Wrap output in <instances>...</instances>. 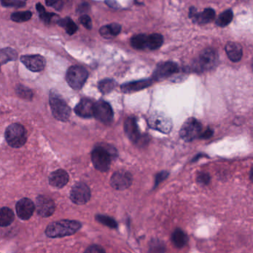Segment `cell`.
<instances>
[{"label":"cell","mask_w":253,"mask_h":253,"mask_svg":"<svg viewBox=\"0 0 253 253\" xmlns=\"http://www.w3.org/2000/svg\"><path fill=\"white\" fill-rule=\"evenodd\" d=\"M82 223L78 220H60L52 222L47 226L45 235L51 238L70 236L80 230Z\"/></svg>","instance_id":"1"},{"label":"cell","mask_w":253,"mask_h":253,"mask_svg":"<svg viewBox=\"0 0 253 253\" xmlns=\"http://www.w3.org/2000/svg\"><path fill=\"white\" fill-rule=\"evenodd\" d=\"M113 156H116L115 149L105 146H99L94 148L91 152V161L96 169L104 172L110 168Z\"/></svg>","instance_id":"2"},{"label":"cell","mask_w":253,"mask_h":253,"mask_svg":"<svg viewBox=\"0 0 253 253\" xmlns=\"http://www.w3.org/2000/svg\"><path fill=\"white\" fill-rule=\"evenodd\" d=\"M164 43V38L159 34L137 35L131 39V45L137 50H156Z\"/></svg>","instance_id":"3"},{"label":"cell","mask_w":253,"mask_h":253,"mask_svg":"<svg viewBox=\"0 0 253 253\" xmlns=\"http://www.w3.org/2000/svg\"><path fill=\"white\" fill-rule=\"evenodd\" d=\"M50 106L53 116L58 121L66 122L69 119L71 115V109L64 99L56 93L51 91L49 97Z\"/></svg>","instance_id":"4"},{"label":"cell","mask_w":253,"mask_h":253,"mask_svg":"<svg viewBox=\"0 0 253 253\" xmlns=\"http://www.w3.org/2000/svg\"><path fill=\"white\" fill-rule=\"evenodd\" d=\"M5 139L8 144L11 147H22L27 141L26 128L20 124H11L6 128Z\"/></svg>","instance_id":"5"},{"label":"cell","mask_w":253,"mask_h":253,"mask_svg":"<svg viewBox=\"0 0 253 253\" xmlns=\"http://www.w3.org/2000/svg\"><path fill=\"white\" fill-rule=\"evenodd\" d=\"M88 73L85 68L74 66L69 68L66 74V81L69 85L75 90L83 88L88 79Z\"/></svg>","instance_id":"6"},{"label":"cell","mask_w":253,"mask_h":253,"mask_svg":"<svg viewBox=\"0 0 253 253\" xmlns=\"http://www.w3.org/2000/svg\"><path fill=\"white\" fill-rule=\"evenodd\" d=\"M218 60V54L213 48H206L200 54L198 60L195 62V69L197 71H210L215 67Z\"/></svg>","instance_id":"7"},{"label":"cell","mask_w":253,"mask_h":253,"mask_svg":"<svg viewBox=\"0 0 253 253\" xmlns=\"http://www.w3.org/2000/svg\"><path fill=\"white\" fill-rule=\"evenodd\" d=\"M202 133V126L195 118H189L180 128V136L186 142L193 141L199 138Z\"/></svg>","instance_id":"8"},{"label":"cell","mask_w":253,"mask_h":253,"mask_svg":"<svg viewBox=\"0 0 253 253\" xmlns=\"http://www.w3.org/2000/svg\"><path fill=\"white\" fill-rule=\"evenodd\" d=\"M148 124L150 128L164 134H168L172 128L171 118L163 113H155L148 119Z\"/></svg>","instance_id":"9"},{"label":"cell","mask_w":253,"mask_h":253,"mask_svg":"<svg viewBox=\"0 0 253 253\" xmlns=\"http://www.w3.org/2000/svg\"><path fill=\"white\" fill-rule=\"evenodd\" d=\"M91 198V190L88 185L80 182L72 187L70 193V199L74 204L84 205Z\"/></svg>","instance_id":"10"},{"label":"cell","mask_w":253,"mask_h":253,"mask_svg":"<svg viewBox=\"0 0 253 253\" xmlns=\"http://www.w3.org/2000/svg\"><path fill=\"white\" fill-rule=\"evenodd\" d=\"M94 117L105 124H110L113 121L114 112L107 102L100 100L94 103Z\"/></svg>","instance_id":"11"},{"label":"cell","mask_w":253,"mask_h":253,"mask_svg":"<svg viewBox=\"0 0 253 253\" xmlns=\"http://www.w3.org/2000/svg\"><path fill=\"white\" fill-rule=\"evenodd\" d=\"M132 183V176L128 171H118L111 177L110 184L117 190H125Z\"/></svg>","instance_id":"12"},{"label":"cell","mask_w":253,"mask_h":253,"mask_svg":"<svg viewBox=\"0 0 253 253\" xmlns=\"http://www.w3.org/2000/svg\"><path fill=\"white\" fill-rule=\"evenodd\" d=\"M37 212L42 217L52 215L55 211V204L51 198L45 195H39L36 201Z\"/></svg>","instance_id":"13"},{"label":"cell","mask_w":253,"mask_h":253,"mask_svg":"<svg viewBox=\"0 0 253 253\" xmlns=\"http://www.w3.org/2000/svg\"><path fill=\"white\" fill-rule=\"evenodd\" d=\"M178 72V66L173 62H165L158 65L152 78L155 81H161L169 78Z\"/></svg>","instance_id":"14"},{"label":"cell","mask_w":253,"mask_h":253,"mask_svg":"<svg viewBox=\"0 0 253 253\" xmlns=\"http://www.w3.org/2000/svg\"><path fill=\"white\" fill-rule=\"evenodd\" d=\"M20 60L26 67L32 72H42L45 69V60L41 55L35 54V55L22 56Z\"/></svg>","instance_id":"15"},{"label":"cell","mask_w":253,"mask_h":253,"mask_svg":"<svg viewBox=\"0 0 253 253\" xmlns=\"http://www.w3.org/2000/svg\"><path fill=\"white\" fill-rule=\"evenodd\" d=\"M189 18L192 19L193 23L204 25L214 20L215 17V12L211 8H206L202 12L198 13L196 8L192 7L189 10Z\"/></svg>","instance_id":"16"},{"label":"cell","mask_w":253,"mask_h":253,"mask_svg":"<svg viewBox=\"0 0 253 253\" xmlns=\"http://www.w3.org/2000/svg\"><path fill=\"white\" fill-rule=\"evenodd\" d=\"M17 215L22 220H29L33 215L35 205L29 198H23L17 202L16 205Z\"/></svg>","instance_id":"17"},{"label":"cell","mask_w":253,"mask_h":253,"mask_svg":"<svg viewBox=\"0 0 253 253\" xmlns=\"http://www.w3.org/2000/svg\"><path fill=\"white\" fill-rule=\"evenodd\" d=\"M124 131L127 137L134 143H139L141 141V134L137 126V121L134 118H128L124 124Z\"/></svg>","instance_id":"18"},{"label":"cell","mask_w":253,"mask_h":253,"mask_svg":"<svg viewBox=\"0 0 253 253\" xmlns=\"http://www.w3.org/2000/svg\"><path fill=\"white\" fill-rule=\"evenodd\" d=\"M94 103L88 99H83L77 105L75 109V113L83 118H90L94 117Z\"/></svg>","instance_id":"19"},{"label":"cell","mask_w":253,"mask_h":253,"mask_svg":"<svg viewBox=\"0 0 253 253\" xmlns=\"http://www.w3.org/2000/svg\"><path fill=\"white\" fill-rule=\"evenodd\" d=\"M69 180V174L63 169H58L53 171L48 177L49 184L56 188L64 187L67 184Z\"/></svg>","instance_id":"20"},{"label":"cell","mask_w":253,"mask_h":253,"mask_svg":"<svg viewBox=\"0 0 253 253\" xmlns=\"http://www.w3.org/2000/svg\"><path fill=\"white\" fill-rule=\"evenodd\" d=\"M152 84V80H141V81H133L126 83L121 85V90L124 93L137 92L140 90L148 88Z\"/></svg>","instance_id":"21"},{"label":"cell","mask_w":253,"mask_h":253,"mask_svg":"<svg viewBox=\"0 0 253 253\" xmlns=\"http://www.w3.org/2000/svg\"><path fill=\"white\" fill-rule=\"evenodd\" d=\"M225 50H226V54H227V57H229V60L234 62V63L239 62L242 58V47L237 42H228L226 47H225Z\"/></svg>","instance_id":"22"},{"label":"cell","mask_w":253,"mask_h":253,"mask_svg":"<svg viewBox=\"0 0 253 253\" xmlns=\"http://www.w3.org/2000/svg\"><path fill=\"white\" fill-rule=\"evenodd\" d=\"M121 32V26L118 23H112L108 26H104L100 29V35L106 39H110L114 37L118 36Z\"/></svg>","instance_id":"23"},{"label":"cell","mask_w":253,"mask_h":253,"mask_svg":"<svg viewBox=\"0 0 253 253\" xmlns=\"http://www.w3.org/2000/svg\"><path fill=\"white\" fill-rule=\"evenodd\" d=\"M14 220V214L8 207L0 209V226L5 227L9 226Z\"/></svg>","instance_id":"24"},{"label":"cell","mask_w":253,"mask_h":253,"mask_svg":"<svg viewBox=\"0 0 253 253\" xmlns=\"http://www.w3.org/2000/svg\"><path fill=\"white\" fill-rule=\"evenodd\" d=\"M171 241L174 247L182 248L187 244L188 237L182 229H176L171 235Z\"/></svg>","instance_id":"25"},{"label":"cell","mask_w":253,"mask_h":253,"mask_svg":"<svg viewBox=\"0 0 253 253\" xmlns=\"http://www.w3.org/2000/svg\"><path fill=\"white\" fill-rule=\"evenodd\" d=\"M17 52L11 48H5L0 50V66L6 64L10 61H15L17 60Z\"/></svg>","instance_id":"26"},{"label":"cell","mask_w":253,"mask_h":253,"mask_svg":"<svg viewBox=\"0 0 253 253\" xmlns=\"http://www.w3.org/2000/svg\"><path fill=\"white\" fill-rule=\"evenodd\" d=\"M58 24L61 27L64 28L66 29V32L69 35H75L78 29V26L69 17H66V18L63 19V20H59Z\"/></svg>","instance_id":"27"},{"label":"cell","mask_w":253,"mask_h":253,"mask_svg":"<svg viewBox=\"0 0 253 253\" xmlns=\"http://www.w3.org/2000/svg\"><path fill=\"white\" fill-rule=\"evenodd\" d=\"M36 8L38 12H39L40 17H41V20H42L45 24H51L54 18L59 17L57 14H52V13H47L45 8H44L41 3L37 4Z\"/></svg>","instance_id":"28"},{"label":"cell","mask_w":253,"mask_h":253,"mask_svg":"<svg viewBox=\"0 0 253 253\" xmlns=\"http://www.w3.org/2000/svg\"><path fill=\"white\" fill-rule=\"evenodd\" d=\"M233 19V13L232 10H226L220 14L216 20V25L220 27H225L232 22Z\"/></svg>","instance_id":"29"},{"label":"cell","mask_w":253,"mask_h":253,"mask_svg":"<svg viewBox=\"0 0 253 253\" xmlns=\"http://www.w3.org/2000/svg\"><path fill=\"white\" fill-rule=\"evenodd\" d=\"M115 85H116V83L113 80L105 79L99 83L98 88L102 94H106L113 91Z\"/></svg>","instance_id":"30"},{"label":"cell","mask_w":253,"mask_h":253,"mask_svg":"<svg viewBox=\"0 0 253 253\" xmlns=\"http://www.w3.org/2000/svg\"><path fill=\"white\" fill-rule=\"evenodd\" d=\"M32 17V13L31 11H20L11 14V20L16 23H24L29 21Z\"/></svg>","instance_id":"31"},{"label":"cell","mask_w":253,"mask_h":253,"mask_svg":"<svg viewBox=\"0 0 253 253\" xmlns=\"http://www.w3.org/2000/svg\"><path fill=\"white\" fill-rule=\"evenodd\" d=\"M95 218L97 221L100 222V223L105 225V226L113 228V229L118 227V224H117V222L115 221V219L109 217V216L97 214V215H96Z\"/></svg>","instance_id":"32"},{"label":"cell","mask_w":253,"mask_h":253,"mask_svg":"<svg viewBox=\"0 0 253 253\" xmlns=\"http://www.w3.org/2000/svg\"><path fill=\"white\" fill-rule=\"evenodd\" d=\"M151 253H165V245L160 240H152L150 244Z\"/></svg>","instance_id":"33"},{"label":"cell","mask_w":253,"mask_h":253,"mask_svg":"<svg viewBox=\"0 0 253 253\" xmlns=\"http://www.w3.org/2000/svg\"><path fill=\"white\" fill-rule=\"evenodd\" d=\"M16 91H17V95L19 97L26 99V100H31L33 97V93H32V90L26 88V86H23V85H18Z\"/></svg>","instance_id":"34"},{"label":"cell","mask_w":253,"mask_h":253,"mask_svg":"<svg viewBox=\"0 0 253 253\" xmlns=\"http://www.w3.org/2000/svg\"><path fill=\"white\" fill-rule=\"evenodd\" d=\"M2 6L10 7V8H21L25 6L26 2L24 1H17V0H5L1 2Z\"/></svg>","instance_id":"35"},{"label":"cell","mask_w":253,"mask_h":253,"mask_svg":"<svg viewBox=\"0 0 253 253\" xmlns=\"http://www.w3.org/2000/svg\"><path fill=\"white\" fill-rule=\"evenodd\" d=\"M80 22L88 30H91L92 29V23H91V20L89 16L85 15H85H83L80 18Z\"/></svg>","instance_id":"36"},{"label":"cell","mask_w":253,"mask_h":253,"mask_svg":"<svg viewBox=\"0 0 253 253\" xmlns=\"http://www.w3.org/2000/svg\"><path fill=\"white\" fill-rule=\"evenodd\" d=\"M84 253H106L104 249L101 246L91 245L88 247Z\"/></svg>","instance_id":"37"},{"label":"cell","mask_w":253,"mask_h":253,"mask_svg":"<svg viewBox=\"0 0 253 253\" xmlns=\"http://www.w3.org/2000/svg\"><path fill=\"white\" fill-rule=\"evenodd\" d=\"M210 179H211V177H210L208 173H200L199 175L198 176V181L201 184H208L210 182Z\"/></svg>","instance_id":"38"},{"label":"cell","mask_w":253,"mask_h":253,"mask_svg":"<svg viewBox=\"0 0 253 253\" xmlns=\"http://www.w3.org/2000/svg\"><path fill=\"white\" fill-rule=\"evenodd\" d=\"M168 176L169 173L167 171H162V172L157 174L156 180H155V186L159 184L163 180H165Z\"/></svg>","instance_id":"39"},{"label":"cell","mask_w":253,"mask_h":253,"mask_svg":"<svg viewBox=\"0 0 253 253\" xmlns=\"http://www.w3.org/2000/svg\"><path fill=\"white\" fill-rule=\"evenodd\" d=\"M47 5L50 7H53V8H55L57 10H60L63 7V2H60V1H47L46 2Z\"/></svg>","instance_id":"40"},{"label":"cell","mask_w":253,"mask_h":253,"mask_svg":"<svg viewBox=\"0 0 253 253\" xmlns=\"http://www.w3.org/2000/svg\"><path fill=\"white\" fill-rule=\"evenodd\" d=\"M213 134V131L210 128H207L205 131L201 133V136H200L199 138L201 139H208L210 138V137H211Z\"/></svg>","instance_id":"41"},{"label":"cell","mask_w":253,"mask_h":253,"mask_svg":"<svg viewBox=\"0 0 253 253\" xmlns=\"http://www.w3.org/2000/svg\"><path fill=\"white\" fill-rule=\"evenodd\" d=\"M88 8H89V5H88V4L84 3L82 4V5H80L79 9H78V11H79L81 13H84V11H86L88 9Z\"/></svg>","instance_id":"42"},{"label":"cell","mask_w":253,"mask_h":253,"mask_svg":"<svg viewBox=\"0 0 253 253\" xmlns=\"http://www.w3.org/2000/svg\"><path fill=\"white\" fill-rule=\"evenodd\" d=\"M0 70H1V69H0Z\"/></svg>","instance_id":"43"}]
</instances>
